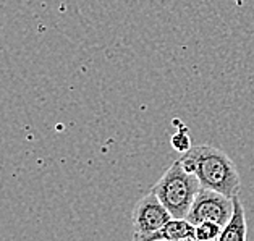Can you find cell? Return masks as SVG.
Returning a JSON list of instances; mask_svg holds the SVG:
<instances>
[{
	"mask_svg": "<svg viewBox=\"0 0 254 241\" xmlns=\"http://www.w3.org/2000/svg\"><path fill=\"white\" fill-rule=\"evenodd\" d=\"M146 241H196V225L188 219H170L167 224L151 233Z\"/></svg>",
	"mask_w": 254,
	"mask_h": 241,
	"instance_id": "obj_5",
	"label": "cell"
},
{
	"mask_svg": "<svg viewBox=\"0 0 254 241\" xmlns=\"http://www.w3.org/2000/svg\"><path fill=\"white\" fill-rule=\"evenodd\" d=\"M248 238V225L245 206L241 202L240 196H233V212L232 217L224 225V230L220 233L219 241H246Z\"/></svg>",
	"mask_w": 254,
	"mask_h": 241,
	"instance_id": "obj_6",
	"label": "cell"
},
{
	"mask_svg": "<svg viewBox=\"0 0 254 241\" xmlns=\"http://www.w3.org/2000/svg\"><path fill=\"white\" fill-rule=\"evenodd\" d=\"M182 165L199 180L201 186L210 188L227 196H237L241 189V178L235 162L224 151L202 144L191 146L178 159Z\"/></svg>",
	"mask_w": 254,
	"mask_h": 241,
	"instance_id": "obj_1",
	"label": "cell"
},
{
	"mask_svg": "<svg viewBox=\"0 0 254 241\" xmlns=\"http://www.w3.org/2000/svg\"><path fill=\"white\" fill-rule=\"evenodd\" d=\"M224 227L215 222H201L196 225V241H215L220 238Z\"/></svg>",
	"mask_w": 254,
	"mask_h": 241,
	"instance_id": "obj_7",
	"label": "cell"
},
{
	"mask_svg": "<svg viewBox=\"0 0 254 241\" xmlns=\"http://www.w3.org/2000/svg\"><path fill=\"white\" fill-rule=\"evenodd\" d=\"M175 123H177V133L172 136V146H173V149H175V151L187 152L191 147V141H190V136H188V128L178 120H175Z\"/></svg>",
	"mask_w": 254,
	"mask_h": 241,
	"instance_id": "obj_8",
	"label": "cell"
},
{
	"mask_svg": "<svg viewBox=\"0 0 254 241\" xmlns=\"http://www.w3.org/2000/svg\"><path fill=\"white\" fill-rule=\"evenodd\" d=\"M232 212L233 197L201 186L187 219L194 225L201 224V222H215V224L224 227L228 219L232 217Z\"/></svg>",
	"mask_w": 254,
	"mask_h": 241,
	"instance_id": "obj_4",
	"label": "cell"
},
{
	"mask_svg": "<svg viewBox=\"0 0 254 241\" xmlns=\"http://www.w3.org/2000/svg\"><path fill=\"white\" fill-rule=\"evenodd\" d=\"M199 188L197 177L185 169L180 160H175L152 186V191L173 219H187Z\"/></svg>",
	"mask_w": 254,
	"mask_h": 241,
	"instance_id": "obj_2",
	"label": "cell"
},
{
	"mask_svg": "<svg viewBox=\"0 0 254 241\" xmlns=\"http://www.w3.org/2000/svg\"><path fill=\"white\" fill-rule=\"evenodd\" d=\"M172 219V214L169 212L162 201L159 199L157 194L151 191L138 199L134 204L133 214H131V224H133V240L134 241H146V238L151 233L157 232L162 228L167 222Z\"/></svg>",
	"mask_w": 254,
	"mask_h": 241,
	"instance_id": "obj_3",
	"label": "cell"
}]
</instances>
